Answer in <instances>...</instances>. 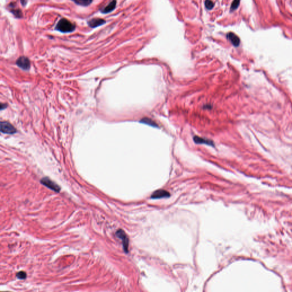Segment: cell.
Returning a JSON list of instances; mask_svg holds the SVG:
<instances>
[{"instance_id":"obj_7","label":"cell","mask_w":292,"mask_h":292,"mask_svg":"<svg viewBox=\"0 0 292 292\" xmlns=\"http://www.w3.org/2000/svg\"><path fill=\"white\" fill-rule=\"evenodd\" d=\"M169 193L163 189H159L155 191L154 193L151 195V198L152 199H160L163 197H169Z\"/></svg>"},{"instance_id":"obj_9","label":"cell","mask_w":292,"mask_h":292,"mask_svg":"<svg viewBox=\"0 0 292 292\" xmlns=\"http://www.w3.org/2000/svg\"><path fill=\"white\" fill-rule=\"evenodd\" d=\"M116 0H113L108 5H107L106 7H104V8L101 10V12L104 14L111 12L116 8Z\"/></svg>"},{"instance_id":"obj_1","label":"cell","mask_w":292,"mask_h":292,"mask_svg":"<svg viewBox=\"0 0 292 292\" xmlns=\"http://www.w3.org/2000/svg\"><path fill=\"white\" fill-rule=\"evenodd\" d=\"M56 29L62 33H71L75 30L76 25L66 18H62L57 23Z\"/></svg>"},{"instance_id":"obj_14","label":"cell","mask_w":292,"mask_h":292,"mask_svg":"<svg viewBox=\"0 0 292 292\" xmlns=\"http://www.w3.org/2000/svg\"><path fill=\"white\" fill-rule=\"evenodd\" d=\"M215 4L211 0H206L205 2V6L208 10H211L214 7Z\"/></svg>"},{"instance_id":"obj_4","label":"cell","mask_w":292,"mask_h":292,"mask_svg":"<svg viewBox=\"0 0 292 292\" xmlns=\"http://www.w3.org/2000/svg\"><path fill=\"white\" fill-rule=\"evenodd\" d=\"M1 132L8 134H13L16 132V129L13 126L8 122H1Z\"/></svg>"},{"instance_id":"obj_2","label":"cell","mask_w":292,"mask_h":292,"mask_svg":"<svg viewBox=\"0 0 292 292\" xmlns=\"http://www.w3.org/2000/svg\"><path fill=\"white\" fill-rule=\"evenodd\" d=\"M41 183L55 192H59L60 191V187L48 177H44L41 180Z\"/></svg>"},{"instance_id":"obj_15","label":"cell","mask_w":292,"mask_h":292,"mask_svg":"<svg viewBox=\"0 0 292 292\" xmlns=\"http://www.w3.org/2000/svg\"><path fill=\"white\" fill-rule=\"evenodd\" d=\"M17 277L19 279H25L26 278V273L24 271H20L17 273L16 274Z\"/></svg>"},{"instance_id":"obj_12","label":"cell","mask_w":292,"mask_h":292,"mask_svg":"<svg viewBox=\"0 0 292 292\" xmlns=\"http://www.w3.org/2000/svg\"><path fill=\"white\" fill-rule=\"evenodd\" d=\"M141 122L145 123V124H148V125L152 126V127H158V125L154 120H151V119L147 118H143V119H142Z\"/></svg>"},{"instance_id":"obj_10","label":"cell","mask_w":292,"mask_h":292,"mask_svg":"<svg viewBox=\"0 0 292 292\" xmlns=\"http://www.w3.org/2000/svg\"><path fill=\"white\" fill-rule=\"evenodd\" d=\"M193 140L195 141V142L196 143H197V144H207V145L211 146H214V143L213 142V141H212V140L202 138H200L199 136H195L193 138Z\"/></svg>"},{"instance_id":"obj_6","label":"cell","mask_w":292,"mask_h":292,"mask_svg":"<svg viewBox=\"0 0 292 292\" xmlns=\"http://www.w3.org/2000/svg\"><path fill=\"white\" fill-rule=\"evenodd\" d=\"M88 26L90 28H95L98 26L104 25L106 23V21L103 19L99 18H92L91 20L88 21Z\"/></svg>"},{"instance_id":"obj_3","label":"cell","mask_w":292,"mask_h":292,"mask_svg":"<svg viewBox=\"0 0 292 292\" xmlns=\"http://www.w3.org/2000/svg\"><path fill=\"white\" fill-rule=\"evenodd\" d=\"M116 236L122 240L124 252L127 253L128 251L129 240H128V237L126 235V233L122 229H119L116 231Z\"/></svg>"},{"instance_id":"obj_5","label":"cell","mask_w":292,"mask_h":292,"mask_svg":"<svg viewBox=\"0 0 292 292\" xmlns=\"http://www.w3.org/2000/svg\"><path fill=\"white\" fill-rule=\"evenodd\" d=\"M16 64L19 68L24 70H28L30 68V62L26 56H20L16 61Z\"/></svg>"},{"instance_id":"obj_13","label":"cell","mask_w":292,"mask_h":292,"mask_svg":"<svg viewBox=\"0 0 292 292\" xmlns=\"http://www.w3.org/2000/svg\"><path fill=\"white\" fill-rule=\"evenodd\" d=\"M240 3V0H233V1L232 2V5H231V12L235 11V10L238 8V7L239 6Z\"/></svg>"},{"instance_id":"obj_11","label":"cell","mask_w":292,"mask_h":292,"mask_svg":"<svg viewBox=\"0 0 292 292\" xmlns=\"http://www.w3.org/2000/svg\"><path fill=\"white\" fill-rule=\"evenodd\" d=\"M76 4L78 5L87 6L92 2V0H72Z\"/></svg>"},{"instance_id":"obj_8","label":"cell","mask_w":292,"mask_h":292,"mask_svg":"<svg viewBox=\"0 0 292 292\" xmlns=\"http://www.w3.org/2000/svg\"><path fill=\"white\" fill-rule=\"evenodd\" d=\"M227 38L230 41L234 46L237 47L239 46L240 44V38L233 33H229L227 34Z\"/></svg>"}]
</instances>
